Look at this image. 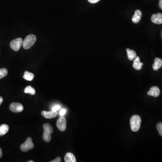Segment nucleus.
I'll list each match as a JSON object with an SVG mask.
<instances>
[{
	"instance_id": "13",
	"label": "nucleus",
	"mask_w": 162,
	"mask_h": 162,
	"mask_svg": "<svg viewBox=\"0 0 162 162\" xmlns=\"http://www.w3.org/2000/svg\"><path fill=\"white\" fill-rule=\"evenodd\" d=\"M65 162H76V159L74 154L71 153H67L65 157Z\"/></svg>"
},
{
	"instance_id": "18",
	"label": "nucleus",
	"mask_w": 162,
	"mask_h": 162,
	"mask_svg": "<svg viewBox=\"0 0 162 162\" xmlns=\"http://www.w3.org/2000/svg\"><path fill=\"white\" fill-rule=\"evenodd\" d=\"M24 92L25 93H29L31 95H34L36 93V91L31 86H28L26 87V88L24 90Z\"/></svg>"
},
{
	"instance_id": "8",
	"label": "nucleus",
	"mask_w": 162,
	"mask_h": 162,
	"mask_svg": "<svg viewBox=\"0 0 162 162\" xmlns=\"http://www.w3.org/2000/svg\"><path fill=\"white\" fill-rule=\"evenodd\" d=\"M160 94V90L159 88L156 86L152 87L149 90V91L147 92V94L149 96H153L155 97L158 96Z\"/></svg>"
},
{
	"instance_id": "1",
	"label": "nucleus",
	"mask_w": 162,
	"mask_h": 162,
	"mask_svg": "<svg viewBox=\"0 0 162 162\" xmlns=\"http://www.w3.org/2000/svg\"><path fill=\"white\" fill-rule=\"evenodd\" d=\"M141 119L139 115H135L132 116L130 120L131 129L133 132H137L141 127Z\"/></svg>"
},
{
	"instance_id": "15",
	"label": "nucleus",
	"mask_w": 162,
	"mask_h": 162,
	"mask_svg": "<svg viewBox=\"0 0 162 162\" xmlns=\"http://www.w3.org/2000/svg\"><path fill=\"white\" fill-rule=\"evenodd\" d=\"M9 127L7 125L2 124L0 126V136H2L8 132Z\"/></svg>"
},
{
	"instance_id": "3",
	"label": "nucleus",
	"mask_w": 162,
	"mask_h": 162,
	"mask_svg": "<svg viewBox=\"0 0 162 162\" xmlns=\"http://www.w3.org/2000/svg\"><path fill=\"white\" fill-rule=\"evenodd\" d=\"M34 145L32 143V139L30 137L27 138L26 141L20 146V149L23 152H27L32 149L34 148Z\"/></svg>"
},
{
	"instance_id": "27",
	"label": "nucleus",
	"mask_w": 162,
	"mask_h": 162,
	"mask_svg": "<svg viewBox=\"0 0 162 162\" xmlns=\"http://www.w3.org/2000/svg\"><path fill=\"white\" fill-rule=\"evenodd\" d=\"M3 99L2 97L0 96V105L3 102Z\"/></svg>"
},
{
	"instance_id": "14",
	"label": "nucleus",
	"mask_w": 162,
	"mask_h": 162,
	"mask_svg": "<svg viewBox=\"0 0 162 162\" xmlns=\"http://www.w3.org/2000/svg\"><path fill=\"white\" fill-rule=\"evenodd\" d=\"M127 52L128 59L130 60H133L136 57V53L133 50H130L129 48H127Z\"/></svg>"
},
{
	"instance_id": "25",
	"label": "nucleus",
	"mask_w": 162,
	"mask_h": 162,
	"mask_svg": "<svg viewBox=\"0 0 162 162\" xmlns=\"http://www.w3.org/2000/svg\"><path fill=\"white\" fill-rule=\"evenodd\" d=\"M88 1L90 3L94 4V3H96L97 2H99L100 0H88Z\"/></svg>"
},
{
	"instance_id": "28",
	"label": "nucleus",
	"mask_w": 162,
	"mask_h": 162,
	"mask_svg": "<svg viewBox=\"0 0 162 162\" xmlns=\"http://www.w3.org/2000/svg\"><path fill=\"white\" fill-rule=\"evenodd\" d=\"M2 156V151L1 149L0 148V158H1Z\"/></svg>"
},
{
	"instance_id": "26",
	"label": "nucleus",
	"mask_w": 162,
	"mask_h": 162,
	"mask_svg": "<svg viewBox=\"0 0 162 162\" xmlns=\"http://www.w3.org/2000/svg\"><path fill=\"white\" fill-rule=\"evenodd\" d=\"M158 6H159V8L162 10V0H159Z\"/></svg>"
},
{
	"instance_id": "9",
	"label": "nucleus",
	"mask_w": 162,
	"mask_h": 162,
	"mask_svg": "<svg viewBox=\"0 0 162 162\" xmlns=\"http://www.w3.org/2000/svg\"><path fill=\"white\" fill-rule=\"evenodd\" d=\"M42 114L44 118L46 119H52L55 118L57 115V111L52 110L51 111L47 112L43 111L42 112Z\"/></svg>"
},
{
	"instance_id": "11",
	"label": "nucleus",
	"mask_w": 162,
	"mask_h": 162,
	"mask_svg": "<svg viewBox=\"0 0 162 162\" xmlns=\"http://www.w3.org/2000/svg\"><path fill=\"white\" fill-rule=\"evenodd\" d=\"M143 65H144L143 63H141L140 61L139 57L136 56L135 59L134 60L133 64V67L134 68L136 69V70H141Z\"/></svg>"
},
{
	"instance_id": "29",
	"label": "nucleus",
	"mask_w": 162,
	"mask_h": 162,
	"mask_svg": "<svg viewBox=\"0 0 162 162\" xmlns=\"http://www.w3.org/2000/svg\"><path fill=\"white\" fill-rule=\"evenodd\" d=\"M29 162H33V161H29Z\"/></svg>"
},
{
	"instance_id": "23",
	"label": "nucleus",
	"mask_w": 162,
	"mask_h": 162,
	"mask_svg": "<svg viewBox=\"0 0 162 162\" xmlns=\"http://www.w3.org/2000/svg\"><path fill=\"white\" fill-rule=\"evenodd\" d=\"M66 109H62L60 111V115L61 116H63L66 114Z\"/></svg>"
},
{
	"instance_id": "10",
	"label": "nucleus",
	"mask_w": 162,
	"mask_h": 162,
	"mask_svg": "<svg viewBox=\"0 0 162 162\" xmlns=\"http://www.w3.org/2000/svg\"><path fill=\"white\" fill-rule=\"evenodd\" d=\"M142 16L141 11V10H135V12L134 15L133 16V18H132V21L135 24H137L139 22L141 19V18Z\"/></svg>"
},
{
	"instance_id": "19",
	"label": "nucleus",
	"mask_w": 162,
	"mask_h": 162,
	"mask_svg": "<svg viewBox=\"0 0 162 162\" xmlns=\"http://www.w3.org/2000/svg\"><path fill=\"white\" fill-rule=\"evenodd\" d=\"M43 139L45 141L49 142L51 141V139H52L51 134L45 133V132H44L43 134Z\"/></svg>"
},
{
	"instance_id": "2",
	"label": "nucleus",
	"mask_w": 162,
	"mask_h": 162,
	"mask_svg": "<svg viewBox=\"0 0 162 162\" xmlns=\"http://www.w3.org/2000/svg\"><path fill=\"white\" fill-rule=\"evenodd\" d=\"M37 38L33 34H30L26 37L23 42V47L24 49L28 50L31 48L36 43Z\"/></svg>"
},
{
	"instance_id": "5",
	"label": "nucleus",
	"mask_w": 162,
	"mask_h": 162,
	"mask_svg": "<svg viewBox=\"0 0 162 162\" xmlns=\"http://www.w3.org/2000/svg\"><path fill=\"white\" fill-rule=\"evenodd\" d=\"M66 120L63 116H61L57 120L56 126L60 131L64 132L66 128Z\"/></svg>"
},
{
	"instance_id": "24",
	"label": "nucleus",
	"mask_w": 162,
	"mask_h": 162,
	"mask_svg": "<svg viewBox=\"0 0 162 162\" xmlns=\"http://www.w3.org/2000/svg\"><path fill=\"white\" fill-rule=\"evenodd\" d=\"M61 161V160L60 158L57 157L55 159H54V160L51 161V162H60Z\"/></svg>"
},
{
	"instance_id": "21",
	"label": "nucleus",
	"mask_w": 162,
	"mask_h": 162,
	"mask_svg": "<svg viewBox=\"0 0 162 162\" xmlns=\"http://www.w3.org/2000/svg\"><path fill=\"white\" fill-rule=\"evenodd\" d=\"M157 128L158 131V133H159V135L161 136H162V123L160 122V123H158L157 125Z\"/></svg>"
},
{
	"instance_id": "16",
	"label": "nucleus",
	"mask_w": 162,
	"mask_h": 162,
	"mask_svg": "<svg viewBox=\"0 0 162 162\" xmlns=\"http://www.w3.org/2000/svg\"><path fill=\"white\" fill-rule=\"evenodd\" d=\"M43 129L44 132L51 135L53 132V129L52 127L49 124H45L43 125Z\"/></svg>"
},
{
	"instance_id": "12",
	"label": "nucleus",
	"mask_w": 162,
	"mask_h": 162,
	"mask_svg": "<svg viewBox=\"0 0 162 162\" xmlns=\"http://www.w3.org/2000/svg\"><path fill=\"white\" fill-rule=\"evenodd\" d=\"M162 67V59L156 58L154 61V64L153 65V68L154 70L157 71Z\"/></svg>"
},
{
	"instance_id": "4",
	"label": "nucleus",
	"mask_w": 162,
	"mask_h": 162,
	"mask_svg": "<svg viewBox=\"0 0 162 162\" xmlns=\"http://www.w3.org/2000/svg\"><path fill=\"white\" fill-rule=\"evenodd\" d=\"M23 40L21 38H18L12 40L10 43V46L11 49L15 52H17L23 45Z\"/></svg>"
},
{
	"instance_id": "20",
	"label": "nucleus",
	"mask_w": 162,
	"mask_h": 162,
	"mask_svg": "<svg viewBox=\"0 0 162 162\" xmlns=\"http://www.w3.org/2000/svg\"><path fill=\"white\" fill-rule=\"evenodd\" d=\"M8 71L6 68L0 69V79L3 78L7 75Z\"/></svg>"
},
{
	"instance_id": "22",
	"label": "nucleus",
	"mask_w": 162,
	"mask_h": 162,
	"mask_svg": "<svg viewBox=\"0 0 162 162\" xmlns=\"http://www.w3.org/2000/svg\"><path fill=\"white\" fill-rule=\"evenodd\" d=\"M60 106L59 105H56L55 106L53 107L52 109V110L54 111H57L58 110H60Z\"/></svg>"
},
{
	"instance_id": "6",
	"label": "nucleus",
	"mask_w": 162,
	"mask_h": 162,
	"mask_svg": "<svg viewBox=\"0 0 162 162\" xmlns=\"http://www.w3.org/2000/svg\"><path fill=\"white\" fill-rule=\"evenodd\" d=\"M10 110L14 113L21 112L24 110V107L21 104L19 103H13L10 106Z\"/></svg>"
},
{
	"instance_id": "17",
	"label": "nucleus",
	"mask_w": 162,
	"mask_h": 162,
	"mask_svg": "<svg viewBox=\"0 0 162 162\" xmlns=\"http://www.w3.org/2000/svg\"><path fill=\"white\" fill-rule=\"evenodd\" d=\"M23 77L24 79L27 80V81H31L34 78V75L32 73L28 72V71H26V72H24Z\"/></svg>"
},
{
	"instance_id": "7",
	"label": "nucleus",
	"mask_w": 162,
	"mask_h": 162,
	"mask_svg": "<svg viewBox=\"0 0 162 162\" xmlns=\"http://www.w3.org/2000/svg\"><path fill=\"white\" fill-rule=\"evenodd\" d=\"M151 19L153 23L157 24H162V14L160 13L154 14L151 16Z\"/></svg>"
}]
</instances>
